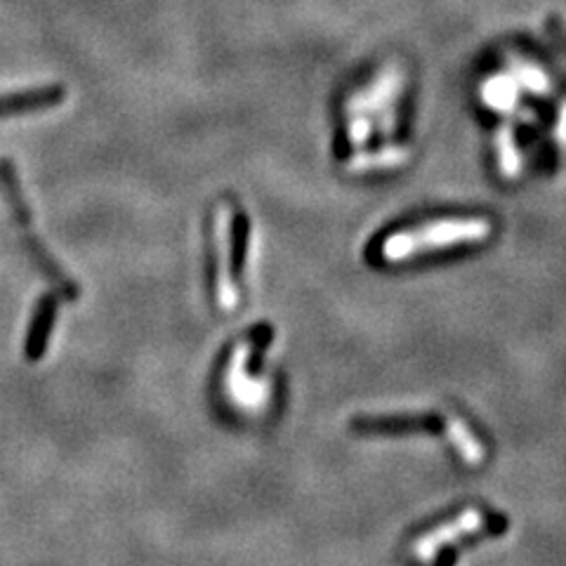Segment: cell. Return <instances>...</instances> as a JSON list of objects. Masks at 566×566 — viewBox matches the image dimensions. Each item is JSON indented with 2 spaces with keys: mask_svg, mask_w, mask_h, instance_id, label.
Segmentation results:
<instances>
[{
  "mask_svg": "<svg viewBox=\"0 0 566 566\" xmlns=\"http://www.w3.org/2000/svg\"><path fill=\"white\" fill-rule=\"evenodd\" d=\"M371 137V121L369 118H352V124H349V140L355 144H363L366 140Z\"/></svg>",
  "mask_w": 566,
  "mask_h": 566,
  "instance_id": "obj_10",
  "label": "cell"
},
{
  "mask_svg": "<svg viewBox=\"0 0 566 566\" xmlns=\"http://www.w3.org/2000/svg\"><path fill=\"white\" fill-rule=\"evenodd\" d=\"M67 90L62 85H43V88L21 90V92H10L0 95V118H12L28 111H41L57 107L64 102Z\"/></svg>",
  "mask_w": 566,
  "mask_h": 566,
  "instance_id": "obj_2",
  "label": "cell"
},
{
  "mask_svg": "<svg viewBox=\"0 0 566 566\" xmlns=\"http://www.w3.org/2000/svg\"><path fill=\"white\" fill-rule=\"evenodd\" d=\"M248 234H251V222L246 212L236 211L232 219V232H229V269H232L234 281H239L243 272V262L248 255Z\"/></svg>",
  "mask_w": 566,
  "mask_h": 566,
  "instance_id": "obj_6",
  "label": "cell"
},
{
  "mask_svg": "<svg viewBox=\"0 0 566 566\" xmlns=\"http://www.w3.org/2000/svg\"><path fill=\"white\" fill-rule=\"evenodd\" d=\"M484 524H486V517L482 514V512L467 510V512H463V514H460L456 522H450V524L442 526L439 531H434V533H430V536L420 538V543H418V546H413V553L418 554V560H432L442 543H446V540L460 538V536H465V533L479 531V529H482Z\"/></svg>",
  "mask_w": 566,
  "mask_h": 566,
  "instance_id": "obj_3",
  "label": "cell"
},
{
  "mask_svg": "<svg viewBox=\"0 0 566 566\" xmlns=\"http://www.w3.org/2000/svg\"><path fill=\"white\" fill-rule=\"evenodd\" d=\"M493 227L484 218H446L427 225L403 229L382 241V258L387 262H402L413 255L456 248L460 243H479L489 239Z\"/></svg>",
  "mask_w": 566,
  "mask_h": 566,
  "instance_id": "obj_1",
  "label": "cell"
},
{
  "mask_svg": "<svg viewBox=\"0 0 566 566\" xmlns=\"http://www.w3.org/2000/svg\"><path fill=\"white\" fill-rule=\"evenodd\" d=\"M406 158H409V151L403 149V147H387V149H380L378 154H356L347 163V168H352L356 172L378 171V168H395V165L403 163Z\"/></svg>",
  "mask_w": 566,
  "mask_h": 566,
  "instance_id": "obj_7",
  "label": "cell"
},
{
  "mask_svg": "<svg viewBox=\"0 0 566 566\" xmlns=\"http://www.w3.org/2000/svg\"><path fill=\"white\" fill-rule=\"evenodd\" d=\"M205 276L211 281V291H215V276H218V259H215V234H212V222H205Z\"/></svg>",
  "mask_w": 566,
  "mask_h": 566,
  "instance_id": "obj_9",
  "label": "cell"
},
{
  "mask_svg": "<svg viewBox=\"0 0 566 566\" xmlns=\"http://www.w3.org/2000/svg\"><path fill=\"white\" fill-rule=\"evenodd\" d=\"M0 189H3V196H5L7 205H10L17 225L21 229H27L31 225V212H28L27 198H24V191H21L17 171H14L12 161H7V158H0Z\"/></svg>",
  "mask_w": 566,
  "mask_h": 566,
  "instance_id": "obj_5",
  "label": "cell"
},
{
  "mask_svg": "<svg viewBox=\"0 0 566 566\" xmlns=\"http://www.w3.org/2000/svg\"><path fill=\"white\" fill-rule=\"evenodd\" d=\"M57 316V298L55 295H43L38 307L34 312V321L28 326L27 335V356L31 362H38L48 347V338L52 333V326H55Z\"/></svg>",
  "mask_w": 566,
  "mask_h": 566,
  "instance_id": "obj_4",
  "label": "cell"
},
{
  "mask_svg": "<svg viewBox=\"0 0 566 566\" xmlns=\"http://www.w3.org/2000/svg\"><path fill=\"white\" fill-rule=\"evenodd\" d=\"M496 147H498V161L505 178H517L519 171H522V158H519L512 128L503 125V128L498 130V135H496Z\"/></svg>",
  "mask_w": 566,
  "mask_h": 566,
  "instance_id": "obj_8",
  "label": "cell"
}]
</instances>
